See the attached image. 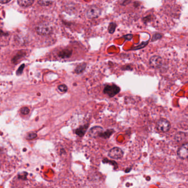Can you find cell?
<instances>
[{
    "label": "cell",
    "instance_id": "10",
    "mask_svg": "<svg viewBox=\"0 0 188 188\" xmlns=\"http://www.w3.org/2000/svg\"><path fill=\"white\" fill-rule=\"evenodd\" d=\"M88 127V124H86L83 126H81L80 127H78V129H76L75 131L76 133L78 136L82 137V136H84Z\"/></svg>",
    "mask_w": 188,
    "mask_h": 188
},
{
    "label": "cell",
    "instance_id": "16",
    "mask_svg": "<svg viewBox=\"0 0 188 188\" xmlns=\"http://www.w3.org/2000/svg\"><path fill=\"white\" fill-rule=\"evenodd\" d=\"M53 2L51 1H47V0H41V1H38V3L39 5H40L41 6H49L50 5H51V3Z\"/></svg>",
    "mask_w": 188,
    "mask_h": 188
},
{
    "label": "cell",
    "instance_id": "2",
    "mask_svg": "<svg viewBox=\"0 0 188 188\" xmlns=\"http://www.w3.org/2000/svg\"><path fill=\"white\" fill-rule=\"evenodd\" d=\"M101 9L96 5L90 6L86 12V16L88 19L98 18L101 15Z\"/></svg>",
    "mask_w": 188,
    "mask_h": 188
},
{
    "label": "cell",
    "instance_id": "20",
    "mask_svg": "<svg viewBox=\"0 0 188 188\" xmlns=\"http://www.w3.org/2000/svg\"><path fill=\"white\" fill-rule=\"evenodd\" d=\"M122 38L125 39V40L130 41L131 40H132V39L133 38V35L131 34L125 35L123 37H122Z\"/></svg>",
    "mask_w": 188,
    "mask_h": 188
},
{
    "label": "cell",
    "instance_id": "9",
    "mask_svg": "<svg viewBox=\"0 0 188 188\" xmlns=\"http://www.w3.org/2000/svg\"><path fill=\"white\" fill-rule=\"evenodd\" d=\"M73 51L71 50L64 49L61 50L59 53V56L62 59H66L69 58L72 55Z\"/></svg>",
    "mask_w": 188,
    "mask_h": 188
},
{
    "label": "cell",
    "instance_id": "4",
    "mask_svg": "<svg viewBox=\"0 0 188 188\" xmlns=\"http://www.w3.org/2000/svg\"><path fill=\"white\" fill-rule=\"evenodd\" d=\"M157 129L163 133H166L170 130L171 128V124L169 122L167 119L164 118L158 120V121L157 122Z\"/></svg>",
    "mask_w": 188,
    "mask_h": 188
},
{
    "label": "cell",
    "instance_id": "14",
    "mask_svg": "<svg viewBox=\"0 0 188 188\" xmlns=\"http://www.w3.org/2000/svg\"><path fill=\"white\" fill-rule=\"evenodd\" d=\"M149 42V41H143L140 44H139L138 45L136 46H134L133 48H132L130 50H137L142 49L143 48H145L147 46Z\"/></svg>",
    "mask_w": 188,
    "mask_h": 188
},
{
    "label": "cell",
    "instance_id": "1",
    "mask_svg": "<svg viewBox=\"0 0 188 188\" xmlns=\"http://www.w3.org/2000/svg\"><path fill=\"white\" fill-rule=\"evenodd\" d=\"M120 88L115 84H107L104 87L103 93L110 98L114 97L120 92Z\"/></svg>",
    "mask_w": 188,
    "mask_h": 188
},
{
    "label": "cell",
    "instance_id": "7",
    "mask_svg": "<svg viewBox=\"0 0 188 188\" xmlns=\"http://www.w3.org/2000/svg\"><path fill=\"white\" fill-rule=\"evenodd\" d=\"M188 143L186 142L180 147L177 151V154L180 158L182 159H186L188 157Z\"/></svg>",
    "mask_w": 188,
    "mask_h": 188
},
{
    "label": "cell",
    "instance_id": "25",
    "mask_svg": "<svg viewBox=\"0 0 188 188\" xmlns=\"http://www.w3.org/2000/svg\"><path fill=\"white\" fill-rule=\"evenodd\" d=\"M11 1V0H0V3L2 4H6L9 3Z\"/></svg>",
    "mask_w": 188,
    "mask_h": 188
},
{
    "label": "cell",
    "instance_id": "21",
    "mask_svg": "<svg viewBox=\"0 0 188 188\" xmlns=\"http://www.w3.org/2000/svg\"><path fill=\"white\" fill-rule=\"evenodd\" d=\"M152 16L151 15H149V16H147L146 17L143 18V20H144V23H147V22H151L152 20Z\"/></svg>",
    "mask_w": 188,
    "mask_h": 188
},
{
    "label": "cell",
    "instance_id": "12",
    "mask_svg": "<svg viewBox=\"0 0 188 188\" xmlns=\"http://www.w3.org/2000/svg\"><path fill=\"white\" fill-rule=\"evenodd\" d=\"M34 2V0H18L17 1L18 4L23 7H27L32 6Z\"/></svg>",
    "mask_w": 188,
    "mask_h": 188
},
{
    "label": "cell",
    "instance_id": "5",
    "mask_svg": "<svg viewBox=\"0 0 188 188\" xmlns=\"http://www.w3.org/2000/svg\"><path fill=\"white\" fill-rule=\"evenodd\" d=\"M124 156V152L120 148L115 147L113 148L109 151L108 156L110 158L114 159H121Z\"/></svg>",
    "mask_w": 188,
    "mask_h": 188
},
{
    "label": "cell",
    "instance_id": "19",
    "mask_svg": "<svg viewBox=\"0 0 188 188\" xmlns=\"http://www.w3.org/2000/svg\"><path fill=\"white\" fill-rule=\"evenodd\" d=\"M20 112L22 114H23L24 115H27V114H28L30 112L29 108L27 107H23L21 109Z\"/></svg>",
    "mask_w": 188,
    "mask_h": 188
},
{
    "label": "cell",
    "instance_id": "11",
    "mask_svg": "<svg viewBox=\"0 0 188 188\" xmlns=\"http://www.w3.org/2000/svg\"><path fill=\"white\" fill-rule=\"evenodd\" d=\"M114 132V131L113 129H109V130H107L105 131H103L99 134L98 137L103 138V139H107L110 137Z\"/></svg>",
    "mask_w": 188,
    "mask_h": 188
},
{
    "label": "cell",
    "instance_id": "15",
    "mask_svg": "<svg viewBox=\"0 0 188 188\" xmlns=\"http://www.w3.org/2000/svg\"><path fill=\"white\" fill-rule=\"evenodd\" d=\"M117 24L115 22H110L108 28V31L110 34H113L115 31Z\"/></svg>",
    "mask_w": 188,
    "mask_h": 188
},
{
    "label": "cell",
    "instance_id": "23",
    "mask_svg": "<svg viewBox=\"0 0 188 188\" xmlns=\"http://www.w3.org/2000/svg\"><path fill=\"white\" fill-rule=\"evenodd\" d=\"M37 137V135L36 133H29V135H28L27 138L28 139H35Z\"/></svg>",
    "mask_w": 188,
    "mask_h": 188
},
{
    "label": "cell",
    "instance_id": "26",
    "mask_svg": "<svg viewBox=\"0 0 188 188\" xmlns=\"http://www.w3.org/2000/svg\"><path fill=\"white\" fill-rule=\"evenodd\" d=\"M0 167H1V165H0Z\"/></svg>",
    "mask_w": 188,
    "mask_h": 188
},
{
    "label": "cell",
    "instance_id": "24",
    "mask_svg": "<svg viewBox=\"0 0 188 188\" xmlns=\"http://www.w3.org/2000/svg\"><path fill=\"white\" fill-rule=\"evenodd\" d=\"M122 69L123 70H133V68H131V66H130L126 65V66H123Z\"/></svg>",
    "mask_w": 188,
    "mask_h": 188
},
{
    "label": "cell",
    "instance_id": "8",
    "mask_svg": "<svg viewBox=\"0 0 188 188\" xmlns=\"http://www.w3.org/2000/svg\"><path fill=\"white\" fill-rule=\"evenodd\" d=\"M103 131V129L101 126H94L92 128L90 129L89 133H90V136L93 137H98L99 134L101 133Z\"/></svg>",
    "mask_w": 188,
    "mask_h": 188
},
{
    "label": "cell",
    "instance_id": "17",
    "mask_svg": "<svg viewBox=\"0 0 188 188\" xmlns=\"http://www.w3.org/2000/svg\"><path fill=\"white\" fill-rule=\"evenodd\" d=\"M162 37H163V34H162L158 33H154L152 35V39H151V41H156L161 39Z\"/></svg>",
    "mask_w": 188,
    "mask_h": 188
},
{
    "label": "cell",
    "instance_id": "22",
    "mask_svg": "<svg viewBox=\"0 0 188 188\" xmlns=\"http://www.w3.org/2000/svg\"><path fill=\"white\" fill-rule=\"evenodd\" d=\"M24 67V64L20 66V67L18 69L17 71V75H20L22 73Z\"/></svg>",
    "mask_w": 188,
    "mask_h": 188
},
{
    "label": "cell",
    "instance_id": "13",
    "mask_svg": "<svg viewBox=\"0 0 188 188\" xmlns=\"http://www.w3.org/2000/svg\"><path fill=\"white\" fill-rule=\"evenodd\" d=\"M86 67H87V64L86 62L80 64L76 67V68L75 69V73L76 74H80L81 73L84 72V70L86 69Z\"/></svg>",
    "mask_w": 188,
    "mask_h": 188
},
{
    "label": "cell",
    "instance_id": "3",
    "mask_svg": "<svg viewBox=\"0 0 188 188\" xmlns=\"http://www.w3.org/2000/svg\"><path fill=\"white\" fill-rule=\"evenodd\" d=\"M35 30L38 34L41 35H48L50 34L52 32V27L46 23L39 24L35 28Z\"/></svg>",
    "mask_w": 188,
    "mask_h": 188
},
{
    "label": "cell",
    "instance_id": "6",
    "mask_svg": "<svg viewBox=\"0 0 188 188\" xmlns=\"http://www.w3.org/2000/svg\"><path fill=\"white\" fill-rule=\"evenodd\" d=\"M149 64L151 66L154 68H155V69L159 68L162 66V64H163L162 58L161 56H157V55L153 56L150 59Z\"/></svg>",
    "mask_w": 188,
    "mask_h": 188
},
{
    "label": "cell",
    "instance_id": "18",
    "mask_svg": "<svg viewBox=\"0 0 188 188\" xmlns=\"http://www.w3.org/2000/svg\"><path fill=\"white\" fill-rule=\"evenodd\" d=\"M58 90H59L61 92L65 93L67 91L68 88L65 84H61L58 86Z\"/></svg>",
    "mask_w": 188,
    "mask_h": 188
}]
</instances>
